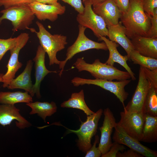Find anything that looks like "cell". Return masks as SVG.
<instances>
[{"label": "cell", "mask_w": 157, "mask_h": 157, "mask_svg": "<svg viewBox=\"0 0 157 157\" xmlns=\"http://www.w3.org/2000/svg\"><path fill=\"white\" fill-rule=\"evenodd\" d=\"M60 106L63 108H75L82 110L87 116L95 113L91 110L86 104L83 90L78 92L72 93L70 97L67 100L63 102Z\"/></svg>", "instance_id": "24"}, {"label": "cell", "mask_w": 157, "mask_h": 157, "mask_svg": "<svg viewBox=\"0 0 157 157\" xmlns=\"http://www.w3.org/2000/svg\"><path fill=\"white\" fill-rule=\"evenodd\" d=\"M140 0L142 1V0Z\"/></svg>", "instance_id": "41"}, {"label": "cell", "mask_w": 157, "mask_h": 157, "mask_svg": "<svg viewBox=\"0 0 157 157\" xmlns=\"http://www.w3.org/2000/svg\"><path fill=\"white\" fill-rule=\"evenodd\" d=\"M0 24L2 21L7 19L10 21L12 31L15 32L18 30L29 29L35 15L28 5H22L11 7L1 10Z\"/></svg>", "instance_id": "4"}, {"label": "cell", "mask_w": 157, "mask_h": 157, "mask_svg": "<svg viewBox=\"0 0 157 157\" xmlns=\"http://www.w3.org/2000/svg\"><path fill=\"white\" fill-rule=\"evenodd\" d=\"M150 83L146 78L143 68L140 66L138 82L131 99L124 109L129 112L144 113L146 99Z\"/></svg>", "instance_id": "11"}, {"label": "cell", "mask_w": 157, "mask_h": 157, "mask_svg": "<svg viewBox=\"0 0 157 157\" xmlns=\"http://www.w3.org/2000/svg\"><path fill=\"white\" fill-rule=\"evenodd\" d=\"M144 113L157 116V88L150 83L145 101Z\"/></svg>", "instance_id": "27"}, {"label": "cell", "mask_w": 157, "mask_h": 157, "mask_svg": "<svg viewBox=\"0 0 157 157\" xmlns=\"http://www.w3.org/2000/svg\"><path fill=\"white\" fill-rule=\"evenodd\" d=\"M122 14L126 12L129 6L130 0H112Z\"/></svg>", "instance_id": "36"}, {"label": "cell", "mask_w": 157, "mask_h": 157, "mask_svg": "<svg viewBox=\"0 0 157 157\" xmlns=\"http://www.w3.org/2000/svg\"><path fill=\"white\" fill-rule=\"evenodd\" d=\"M16 45L9 51L10 57L6 66L7 69L2 76V86L7 88L12 79L15 78L17 72L22 66L23 64L18 60L19 53L20 50L26 45L29 38L28 33H21L17 37Z\"/></svg>", "instance_id": "10"}, {"label": "cell", "mask_w": 157, "mask_h": 157, "mask_svg": "<svg viewBox=\"0 0 157 157\" xmlns=\"http://www.w3.org/2000/svg\"><path fill=\"white\" fill-rule=\"evenodd\" d=\"M33 64L32 60H28L23 72L16 78L12 80L7 88L9 89L24 90L32 96L33 85L31 80V74Z\"/></svg>", "instance_id": "21"}, {"label": "cell", "mask_w": 157, "mask_h": 157, "mask_svg": "<svg viewBox=\"0 0 157 157\" xmlns=\"http://www.w3.org/2000/svg\"><path fill=\"white\" fill-rule=\"evenodd\" d=\"M4 74L0 73V82H2L3 81L2 76Z\"/></svg>", "instance_id": "40"}, {"label": "cell", "mask_w": 157, "mask_h": 157, "mask_svg": "<svg viewBox=\"0 0 157 157\" xmlns=\"http://www.w3.org/2000/svg\"><path fill=\"white\" fill-rule=\"evenodd\" d=\"M73 7L78 13L83 12L84 6L81 0H61Z\"/></svg>", "instance_id": "35"}, {"label": "cell", "mask_w": 157, "mask_h": 157, "mask_svg": "<svg viewBox=\"0 0 157 157\" xmlns=\"http://www.w3.org/2000/svg\"><path fill=\"white\" fill-rule=\"evenodd\" d=\"M145 76L150 83L157 88V68L153 70L143 67Z\"/></svg>", "instance_id": "33"}, {"label": "cell", "mask_w": 157, "mask_h": 157, "mask_svg": "<svg viewBox=\"0 0 157 157\" xmlns=\"http://www.w3.org/2000/svg\"><path fill=\"white\" fill-rule=\"evenodd\" d=\"M103 113L104 120L102 126L99 128L101 135L98 147L101 155L110 150L112 144L111 135L113 129L117 125L113 114L109 108L104 109Z\"/></svg>", "instance_id": "13"}, {"label": "cell", "mask_w": 157, "mask_h": 157, "mask_svg": "<svg viewBox=\"0 0 157 157\" xmlns=\"http://www.w3.org/2000/svg\"><path fill=\"white\" fill-rule=\"evenodd\" d=\"M143 156L130 149L122 153L118 152L116 157H143Z\"/></svg>", "instance_id": "37"}, {"label": "cell", "mask_w": 157, "mask_h": 157, "mask_svg": "<svg viewBox=\"0 0 157 157\" xmlns=\"http://www.w3.org/2000/svg\"><path fill=\"white\" fill-rule=\"evenodd\" d=\"M26 105L31 108L29 114H37L45 122H46V117L54 114L56 112L57 108L56 103L53 101L49 103L37 101L26 103Z\"/></svg>", "instance_id": "23"}, {"label": "cell", "mask_w": 157, "mask_h": 157, "mask_svg": "<svg viewBox=\"0 0 157 157\" xmlns=\"http://www.w3.org/2000/svg\"><path fill=\"white\" fill-rule=\"evenodd\" d=\"M46 52L42 47L39 45L37 48L36 54L33 60L35 62V83L33 85L32 97L35 94L37 97H41L40 92V84L44 77L51 73H57L56 71H50L46 68L45 63Z\"/></svg>", "instance_id": "16"}, {"label": "cell", "mask_w": 157, "mask_h": 157, "mask_svg": "<svg viewBox=\"0 0 157 157\" xmlns=\"http://www.w3.org/2000/svg\"><path fill=\"white\" fill-rule=\"evenodd\" d=\"M150 18L151 26L146 37L157 38V8L154 9V14Z\"/></svg>", "instance_id": "29"}, {"label": "cell", "mask_w": 157, "mask_h": 157, "mask_svg": "<svg viewBox=\"0 0 157 157\" xmlns=\"http://www.w3.org/2000/svg\"><path fill=\"white\" fill-rule=\"evenodd\" d=\"M129 58L134 64L143 67L150 70L157 68V59L143 56L134 50L130 52Z\"/></svg>", "instance_id": "26"}, {"label": "cell", "mask_w": 157, "mask_h": 157, "mask_svg": "<svg viewBox=\"0 0 157 157\" xmlns=\"http://www.w3.org/2000/svg\"><path fill=\"white\" fill-rule=\"evenodd\" d=\"M142 2L144 11L151 17L154 14V9L157 8V0H142Z\"/></svg>", "instance_id": "30"}, {"label": "cell", "mask_w": 157, "mask_h": 157, "mask_svg": "<svg viewBox=\"0 0 157 157\" xmlns=\"http://www.w3.org/2000/svg\"><path fill=\"white\" fill-rule=\"evenodd\" d=\"M84 9L83 12L78 13L76 17L79 24L90 29L98 38L101 36H108L107 26L103 19L95 13L92 8V5L87 0H83Z\"/></svg>", "instance_id": "8"}, {"label": "cell", "mask_w": 157, "mask_h": 157, "mask_svg": "<svg viewBox=\"0 0 157 157\" xmlns=\"http://www.w3.org/2000/svg\"><path fill=\"white\" fill-rule=\"evenodd\" d=\"M78 37L74 43L69 47L67 50L65 59L61 61L59 65V75L61 76L64 71L66 64L76 54L89 49H95L98 50H108V48L104 42L101 43L93 41L88 38L85 35L86 27L79 24Z\"/></svg>", "instance_id": "6"}, {"label": "cell", "mask_w": 157, "mask_h": 157, "mask_svg": "<svg viewBox=\"0 0 157 157\" xmlns=\"http://www.w3.org/2000/svg\"><path fill=\"white\" fill-rule=\"evenodd\" d=\"M75 68L79 72L86 71L89 72L96 79L121 81L131 78L127 72L121 71L113 65L103 63L98 59H95L92 64H90L84 60L83 57L78 58L71 69Z\"/></svg>", "instance_id": "2"}, {"label": "cell", "mask_w": 157, "mask_h": 157, "mask_svg": "<svg viewBox=\"0 0 157 157\" xmlns=\"http://www.w3.org/2000/svg\"><path fill=\"white\" fill-rule=\"evenodd\" d=\"M92 6L93 11L103 19L107 26L119 23L122 13L112 0H106Z\"/></svg>", "instance_id": "17"}, {"label": "cell", "mask_w": 157, "mask_h": 157, "mask_svg": "<svg viewBox=\"0 0 157 157\" xmlns=\"http://www.w3.org/2000/svg\"><path fill=\"white\" fill-rule=\"evenodd\" d=\"M109 40L119 44L124 49L129 58L130 52L134 50L131 40L126 36V30L121 21L115 25L107 26Z\"/></svg>", "instance_id": "19"}, {"label": "cell", "mask_w": 157, "mask_h": 157, "mask_svg": "<svg viewBox=\"0 0 157 157\" xmlns=\"http://www.w3.org/2000/svg\"><path fill=\"white\" fill-rule=\"evenodd\" d=\"M115 132L113 136L114 142L124 144L130 149L146 157H157L156 151L145 146L140 142L127 134L119 126L114 128Z\"/></svg>", "instance_id": "12"}, {"label": "cell", "mask_w": 157, "mask_h": 157, "mask_svg": "<svg viewBox=\"0 0 157 157\" xmlns=\"http://www.w3.org/2000/svg\"><path fill=\"white\" fill-rule=\"evenodd\" d=\"M99 40L103 41L105 43L109 51V57L105 63L113 65L115 63H119L129 73L132 80H135V74L127 63V61L129 60V58L127 55L124 56L121 54L117 49L119 44L110 40L105 36H101Z\"/></svg>", "instance_id": "18"}, {"label": "cell", "mask_w": 157, "mask_h": 157, "mask_svg": "<svg viewBox=\"0 0 157 157\" xmlns=\"http://www.w3.org/2000/svg\"><path fill=\"white\" fill-rule=\"evenodd\" d=\"M34 1V0H0V6H3L4 9L22 5H28Z\"/></svg>", "instance_id": "32"}, {"label": "cell", "mask_w": 157, "mask_h": 157, "mask_svg": "<svg viewBox=\"0 0 157 157\" xmlns=\"http://www.w3.org/2000/svg\"><path fill=\"white\" fill-rule=\"evenodd\" d=\"M17 37L7 39L0 38V61L6 52L16 44Z\"/></svg>", "instance_id": "28"}, {"label": "cell", "mask_w": 157, "mask_h": 157, "mask_svg": "<svg viewBox=\"0 0 157 157\" xmlns=\"http://www.w3.org/2000/svg\"><path fill=\"white\" fill-rule=\"evenodd\" d=\"M28 5L35 16L40 21L48 19L53 22L58 19L59 15L63 14L66 10L65 6L59 2L56 4L49 5L34 1Z\"/></svg>", "instance_id": "14"}, {"label": "cell", "mask_w": 157, "mask_h": 157, "mask_svg": "<svg viewBox=\"0 0 157 157\" xmlns=\"http://www.w3.org/2000/svg\"><path fill=\"white\" fill-rule=\"evenodd\" d=\"M126 149L123 145L116 142L112 143L110 150L106 154L102 155V157H116L117 154L119 151L122 152Z\"/></svg>", "instance_id": "31"}, {"label": "cell", "mask_w": 157, "mask_h": 157, "mask_svg": "<svg viewBox=\"0 0 157 157\" xmlns=\"http://www.w3.org/2000/svg\"><path fill=\"white\" fill-rule=\"evenodd\" d=\"M150 17L144 11L140 0H130L127 11L122 14L121 22L130 39L137 36L146 37L151 26Z\"/></svg>", "instance_id": "1"}, {"label": "cell", "mask_w": 157, "mask_h": 157, "mask_svg": "<svg viewBox=\"0 0 157 157\" xmlns=\"http://www.w3.org/2000/svg\"><path fill=\"white\" fill-rule=\"evenodd\" d=\"M124 109L120 113V119L117 125L128 135L140 142L142 138L144 113L129 112Z\"/></svg>", "instance_id": "9"}, {"label": "cell", "mask_w": 157, "mask_h": 157, "mask_svg": "<svg viewBox=\"0 0 157 157\" xmlns=\"http://www.w3.org/2000/svg\"><path fill=\"white\" fill-rule=\"evenodd\" d=\"M144 122L141 141L146 143L155 142L157 141V116L144 113Z\"/></svg>", "instance_id": "22"}, {"label": "cell", "mask_w": 157, "mask_h": 157, "mask_svg": "<svg viewBox=\"0 0 157 157\" xmlns=\"http://www.w3.org/2000/svg\"><path fill=\"white\" fill-rule=\"evenodd\" d=\"M99 138L98 135L95 137V139L93 145L86 152L85 157H100L101 156V154L98 147H97V144L99 142Z\"/></svg>", "instance_id": "34"}, {"label": "cell", "mask_w": 157, "mask_h": 157, "mask_svg": "<svg viewBox=\"0 0 157 157\" xmlns=\"http://www.w3.org/2000/svg\"><path fill=\"white\" fill-rule=\"evenodd\" d=\"M103 113V110L100 109L93 114L87 116L85 122L81 121L80 128L77 130L68 129L67 133H74L77 135V145L82 151L86 152L91 147V140L96 133L98 122Z\"/></svg>", "instance_id": "5"}, {"label": "cell", "mask_w": 157, "mask_h": 157, "mask_svg": "<svg viewBox=\"0 0 157 157\" xmlns=\"http://www.w3.org/2000/svg\"><path fill=\"white\" fill-rule=\"evenodd\" d=\"M32 97L26 91L0 92V104L13 105L17 103L33 102Z\"/></svg>", "instance_id": "25"}, {"label": "cell", "mask_w": 157, "mask_h": 157, "mask_svg": "<svg viewBox=\"0 0 157 157\" xmlns=\"http://www.w3.org/2000/svg\"><path fill=\"white\" fill-rule=\"evenodd\" d=\"M58 0H34L37 2L47 4L54 5L58 3Z\"/></svg>", "instance_id": "38"}, {"label": "cell", "mask_w": 157, "mask_h": 157, "mask_svg": "<svg viewBox=\"0 0 157 157\" xmlns=\"http://www.w3.org/2000/svg\"><path fill=\"white\" fill-rule=\"evenodd\" d=\"M92 4V6L100 4L106 0H87Z\"/></svg>", "instance_id": "39"}, {"label": "cell", "mask_w": 157, "mask_h": 157, "mask_svg": "<svg viewBox=\"0 0 157 157\" xmlns=\"http://www.w3.org/2000/svg\"><path fill=\"white\" fill-rule=\"evenodd\" d=\"M71 81L73 85L76 87L85 84L93 85L108 91L116 96L124 107V101L127 99L129 95L128 93L126 91L124 88L131 82V80L129 79L114 81L103 79H86L75 77Z\"/></svg>", "instance_id": "7"}, {"label": "cell", "mask_w": 157, "mask_h": 157, "mask_svg": "<svg viewBox=\"0 0 157 157\" xmlns=\"http://www.w3.org/2000/svg\"><path fill=\"white\" fill-rule=\"evenodd\" d=\"M131 40L134 50L143 56L157 59V38L137 36Z\"/></svg>", "instance_id": "20"}, {"label": "cell", "mask_w": 157, "mask_h": 157, "mask_svg": "<svg viewBox=\"0 0 157 157\" xmlns=\"http://www.w3.org/2000/svg\"><path fill=\"white\" fill-rule=\"evenodd\" d=\"M36 23L39 28L38 32L34 28H30L29 29L31 32L36 33L40 45L47 54L49 59V65L54 64L59 65L61 61L58 59L56 54L58 52L65 48L67 44V36L59 34L52 35L41 23L37 21Z\"/></svg>", "instance_id": "3"}, {"label": "cell", "mask_w": 157, "mask_h": 157, "mask_svg": "<svg viewBox=\"0 0 157 157\" xmlns=\"http://www.w3.org/2000/svg\"><path fill=\"white\" fill-rule=\"evenodd\" d=\"M20 110L13 105L0 104V124L5 126L10 125L15 120L16 126L23 129L32 126V124L19 113Z\"/></svg>", "instance_id": "15"}]
</instances>
